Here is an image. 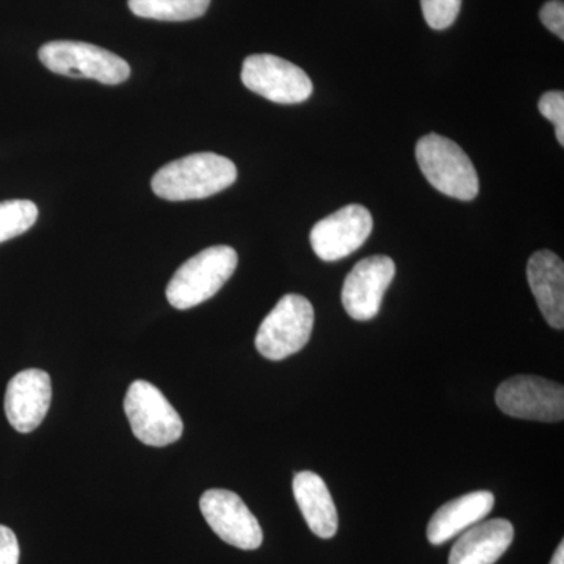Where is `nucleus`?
I'll return each mask as SVG.
<instances>
[{
    "instance_id": "423d86ee",
    "label": "nucleus",
    "mask_w": 564,
    "mask_h": 564,
    "mask_svg": "<svg viewBox=\"0 0 564 564\" xmlns=\"http://www.w3.org/2000/svg\"><path fill=\"white\" fill-rule=\"evenodd\" d=\"M124 411L140 443L165 447L181 440L184 432L181 415L154 384L133 381L126 393Z\"/></svg>"
},
{
    "instance_id": "412c9836",
    "label": "nucleus",
    "mask_w": 564,
    "mask_h": 564,
    "mask_svg": "<svg viewBox=\"0 0 564 564\" xmlns=\"http://www.w3.org/2000/svg\"><path fill=\"white\" fill-rule=\"evenodd\" d=\"M540 20L544 28L564 40V3L563 0H549L540 11Z\"/></svg>"
},
{
    "instance_id": "6ab92c4d",
    "label": "nucleus",
    "mask_w": 564,
    "mask_h": 564,
    "mask_svg": "<svg viewBox=\"0 0 564 564\" xmlns=\"http://www.w3.org/2000/svg\"><path fill=\"white\" fill-rule=\"evenodd\" d=\"M423 18L434 31L451 28L462 10V0H421Z\"/></svg>"
},
{
    "instance_id": "9d476101",
    "label": "nucleus",
    "mask_w": 564,
    "mask_h": 564,
    "mask_svg": "<svg viewBox=\"0 0 564 564\" xmlns=\"http://www.w3.org/2000/svg\"><path fill=\"white\" fill-rule=\"evenodd\" d=\"M373 229V218L361 204H350L323 218L311 231V245L322 261L336 262L362 247Z\"/></svg>"
},
{
    "instance_id": "f3484780",
    "label": "nucleus",
    "mask_w": 564,
    "mask_h": 564,
    "mask_svg": "<svg viewBox=\"0 0 564 564\" xmlns=\"http://www.w3.org/2000/svg\"><path fill=\"white\" fill-rule=\"evenodd\" d=\"M210 0H129L135 17L155 21H192L206 14Z\"/></svg>"
},
{
    "instance_id": "ddd939ff",
    "label": "nucleus",
    "mask_w": 564,
    "mask_h": 564,
    "mask_svg": "<svg viewBox=\"0 0 564 564\" xmlns=\"http://www.w3.org/2000/svg\"><path fill=\"white\" fill-rule=\"evenodd\" d=\"M527 280L544 321L555 329L564 328V263L555 252H534L527 265Z\"/></svg>"
},
{
    "instance_id": "1a4fd4ad",
    "label": "nucleus",
    "mask_w": 564,
    "mask_h": 564,
    "mask_svg": "<svg viewBox=\"0 0 564 564\" xmlns=\"http://www.w3.org/2000/svg\"><path fill=\"white\" fill-rule=\"evenodd\" d=\"M199 508L207 524L225 543L242 551H256L261 547V525L236 492L228 489H209L203 494Z\"/></svg>"
},
{
    "instance_id": "20e7f679",
    "label": "nucleus",
    "mask_w": 564,
    "mask_h": 564,
    "mask_svg": "<svg viewBox=\"0 0 564 564\" xmlns=\"http://www.w3.org/2000/svg\"><path fill=\"white\" fill-rule=\"evenodd\" d=\"M41 63L52 73L77 79L120 85L131 77V66L113 52L82 41H51L41 46Z\"/></svg>"
},
{
    "instance_id": "0eeeda50",
    "label": "nucleus",
    "mask_w": 564,
    "mask_h": 564,
    "mask_svg": "<svg viewBox=\"0 0 564 564\" xmlns=\"http://www.w3.org/2000/svg\"><path fill=\"white\" fill-rule=\"evenodd\" d=\"M496 402L510 417L549 423L564 419L563 386L533 375L503 381L497 389Z\"/></svg>"
},
{
    "instance_id": "f257e3e1",
    "label": "nucleus",
    "mask_w": 564,
    "mask_h": 564,
    "mask_svg": "<svg viewBox=\"0 0 564 564\" xmlns=\"http://www.w3.org/2000/svg\"><path fill=\"white\" fill-rule=\"evenodd\" d=\"M236 180V165L228 158L215 152H196L162 166L152 177L151 187L166 202H191L217 195Z\"/></svg>"
},
{
    "instance_id": "6e6552de",
    "label": "nucleus",
    "mask_w": 564,
    "mask_h": 564,
    "mask_svg": "<svg viewBox=\"0 0 564 564\" xmlns=\"http://www.w3.org/2000/svg\"><path fill=\"white\" fill-rule=\"evenodd\" d=\"M245 87L276 104H300L313 95V80L300 66L270 54H256L245 58L242 68Z\"/></svg>"
},
{
    "instance_id": "4be33fe9",
    "label": "nucleus",
    "mask_w": 564,
    "mask_h": 564,
    "mask_svg": "<svg viewBox=\"0 0 564 564\" xmlns=\"http://www.w3.org/2000/svg\"><path fill=\"white\" fill-rule=\"evenodd\" d=\"M20 543L9 527L0 525V564L20 563Z\"/></svg>"
},
{
    "instance_id": "aec40b11",
    "label": "nucleus",
    "mask_w": 564,
    "mask_h": 564,
    "mask_svg": "<svg viewBox=\"0 0 564 564\" xmlns=\"http://www.w3.org/2000/svg\"><path fill=\"white\" fill-rule=\"evenodd\" d=\"M541 115L555 126V135L564 147V93L554 90L544 93L538 102Z\"/></svg>"
},
{
    "instance_id": "39448f33",
    "label": "nucleus",
    "mask_w": 564,
    "mask_h": 564,
    "mask_svg": "<svg viewBox=\"0 0 564 564\" xmlns=\"http://www.w3.org/2000/svg\"><path fill=\"white\" fill-rule=\"evenodd\" d=\"M314 307L296 293L282 296L263 318L256 334V348L270 361H282L303 350L314 328Z\"/></svg>"
},
{
    "instance_id": "f03ea898",
    "label": "nucleus",
    "mask_w": 564,
    "mask_h": 564,
    "mask_svg": "<svg viewBox=\"0 0 564 564\" xmlns=\"http://www.w3.org/2000/svg\"><path fill=\"white\" fill-rule=\"evenodd\" d=\"M415 159L423 176L437 192L459 202L477 198L480 192L477 170L454 140L429 133L417 141Z\"/></svg>"
},
{
    "instance_id": "f8f14e48",
    "label": "nucleus",
    "mask_w": 564,
    "mask_h": 564,
    "mask_svg": "<svg viewBox=\"0 0 564 564\" xmlns=\"http://www.w3.org/2000/svg\"><path fill=\"white\" fill-rule=\"evenodd\" d=\"M52 383L47 372L28 369L11 378L6 392V414L17 432L39 429L50 411Z\"/></svg>"
},
{
    "instance_id": "5701e85b",
    "label": "nucleus",
    "mask_w": 564,
    "mask_h": 564,
    "mask_svg": "<svg viewBox=\"0 0 564 564\" xmlns=\"http://www.w3.org/2000/svg\"><path fill=\"white\" fill-rule=\"evenodd\" d=\"M551 564H564V544H560L556 549L554 556H552Z\"/></svg>"
},
{
    "instance_id": "dca6fc26",
    "label": "nucleus",
    "mask_w": 564,
    "mask_h": 564,
    "mask_svg": "<svg viewBox=\"0 0 564 564\" xmlns=\"http://www.w3.org/2000/svg\"><path fill=\"white\" fill-rule=\"evenodd\" d=\"M293 496L299 503L304 521L322 540L337 533L339 518L328 486L321 475L303 470L293 477Z\"/></svg>"
},
{
    "instance_id": "7ed1b4c3",
    "label": "nucleus",
    "mask_w": 564,
    "mask_h": 564,
    "mask_svg": "<svg viewBox=\"0 0 564 564\" xmlns=\"http://www.w3.org/2000/svg\"><path fill=\"white\" fill-rule=\"evenodd\" d=\"M239 256L231 247L206 248L182 263L166 285V300L176 310L198 306L220 292L237 269Z\"/></svg>"
},
{
    "instance_id": "2eb2a0df",
    "label": "nucleus",
    "mask_w": 564,
    "mask_h": 564,
    "mask_svg": "<svg viewBox=\"0 0 564 564\" xmlns=\"http://www.w3.org/2000/svg\"><path fill=\"white\" fill-rule=\"evenodd\" d=\"M494 494L475 491L447 502L430 519L426 536L430 543L441 545L463 533L464 530L484 521L494 508Z\"/></svg>"
},
{
    "instance_id": "4468645a",
    "label": "nucleus",
    "mask_w": 564,
    "mask_h": 564,
    "mask_svg": "<svg viewBox=\"0 0 564 564\" xmlns=\"http://www.w3.org/2000/svg\"><path fill=\"white\" fill-rule=\"evenodd\" d=\"M513 524L492 519L467 529L452 547L448 564H496L513 543Z\"/></svg>"
},
{
    "instance_id": "a211bd4d",
    "label": "nucleus",
    "mask_w": 564,
    "mask_h": 564,
    "mask_svg": "<svg viewBox=\"0 0 564 564\" xmlns=\"http://www.w3.org/2000/svg\"><path fill=\"white\" fill-rule=\"evenodd\" d=\"M39 207L29 199H10L0 203V243L14 239L35 225Z\"/></svg>"
},
{
    "instance_id": "9b49d317",
    "label": "nucleus",
    "mask_w": 564,
    "mask_h": 564,
    "mask_svg": "<svg viewBox=\"0 0 564 564\" xmlns=\"http://www.w3.org/2000/svg\"><path fill=\"white\" fill-rule=\"evenodd\" d=\"M395 278V262L389 256H370L352 267L345 278L343 304L355 321L377 317L384 293Z\"/></svg>"
}]
</instances>
